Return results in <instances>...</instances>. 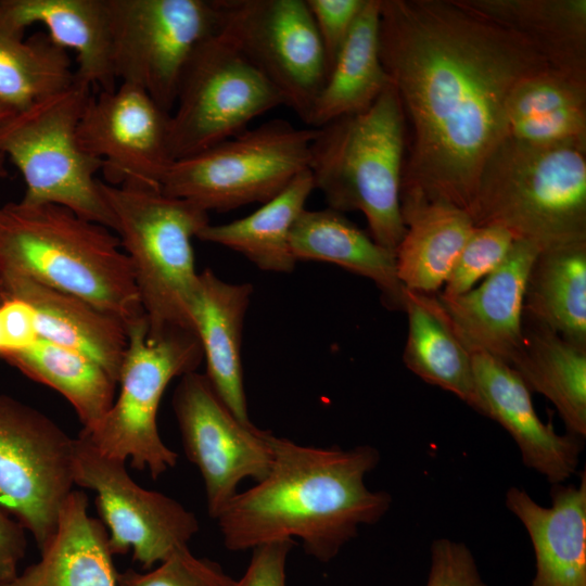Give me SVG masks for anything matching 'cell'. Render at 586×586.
Instances as JSON below:
<instances>
[{"label": "cell", "instance_id": "obj_37", "mask_svg": "<svg viewBox=\"0 0 586 586\" xmlns=\"http://www.w3.org/2000/svg\"><path fill=\"white\" fill-rule=\"evenodd\" d=\"M507 136L538 145L586 142V106L561 109L514 122L508 126Z\"/></svg>", "mask_w": 586, "mask_h": 586}, {"label": "cell", "instance_id": "obj_39", "mask_svg": "<svg viewBox=\"0 0 586 586\" xmlns=\"http://www.w3.org/2000/svg\"><path fill=\"white\" fill-rule=\"evenodd\" d=\"M322 42L328 72L366 0H306Z\"/></svg>", "mask_w": 586, "mask_h": 586}, {"label": "cell", "instance_id": "obj_41", "mask_svg": "<svg viewBox=\"0 0 586 586\" xmlns=\"http://www.w3.org/2000/svg\"><path fill=\"white\" fill-rule=\"evenodd\" d=\"M0 321L4 340L2 354L24 348L38 339L34 311L21 300L0 301Z\"/></svg>", "mask_w": 586, "mask_h": 586}, {"label": "cell", "instance_id": "obj_16", "mask_svg": "<svg viewBox=\"0 0 586 586\" xmlns=\"http://www.w3.org/2000/svg\"><path fill=\"white\" fill-rule=\"evenodd\" d=\"M169 116L137 86L92 93L81 114L80 148L102 162L104 182L161 189L174 160Z\"/></svg>", "mask_w": 586, "mask_h": 586}, {"label": "cell", "instance_id": "obj_5", "mask_svg": "<svg viewBox=\"0 0 586 586\" xmlns=\"http://www.w3.org/2000/svg\"><path fill=\"white\" fill-rule=\"evenodd\" d=\"M316 129L308 170L329 208L359 211L370 237L395 254L405 233L400 189L407 124L390 84L367 110Z\"/></svg>", "mask_w": 586, "mask_h": 586}, {"label": "cell", "instance_id": "obj_23", "mask_svg": "<svg viewBox=\"0 0 586 586\" xmlns=\"http://www.w3.org/2000/svg\"><path fill=\"white\" fill-rule=\"evenodd\" d=\"M103 523L89 515L88 497L73 491L40 559L5 586H117Z\"/></svg>", "mask_w": 586, "mask_h": 586}, {"label": "cell", "instance_id": "obj_11", "mask_svg": "<svg viewBox=\"0 0 586 586\" xmlns=\"http://www.w3.org/2000/svg\"><path fill=\"white\" fill-rule=\"evenodd\" d=\"M114 75L171 113L195 48L216 34V0H106Z\"/></svg>", "mask_w": 586, "mask_h": 586}, {"label": "cell", "instance_id": "obj_17", "mask_svg": "<svg viewBox=\"0 0 586 586\" xmlns=\"http://www.w3.org/2000/svg\"><path fill=\"white\" fill-rule=\"evenodd\" d=\"M539 249L515 240L505 260L475 289L454 297L436 294L457 337L472 354L507 365L523 339V301Z\"/></svg>", "mask_w": 586, "mask_h": 586}, {"label": "cell", "instance_id": "obj_32", "mask_svg": "<svg viewBox=\"0 0 586 586\" xmlns=\"http://www.w3.org/2000/svg\"><path fill=\"white\" fill-rule=\"evenodd\" d=\"M0 358L65 397L75 409L82 431L93 430L115 400L117 383L103 367L77 351L37 339Z\"/></svg>", "mask_w": 586, "mask_h": 586}, {"label": "cell", "instance_id": "obj_27", "mask_svg": "<svg viewBox=\"0 0 586 586\" xmlns=\"http://www.w3.org/2000/svg\"><path fill=\"white\" fill-rule=\"evenodd\" d=\"M380 5L381 0H366L328 72L308 127L369 109L391 84L380 58Z\"/></svg>", "mask_w": 586, "mask_h": 586}, {"label": "cell", "instance_id": "obj_34", "mask_svg": "<svg viewBox=\"0 0 586 586\" xmlns=\"http://www.w3.org/2000/svg\"><path fill=\"white\" fill-rule=\"evenodd\" d=\"M583 106L586 81L549 67L517 86L507 103V122L509 126L561 109Z\"/></svg>", "mask_w": 586, "mask_h": 586}, {"label": "cell", "instance_id": "obj_44", "mask_svg": "<svg viewBox=\"0 0 586 586\" xmlns=\"http://www.w3.org/2000/svg\"><path fill=\"white\" fill-rule=\"evenodd\" d=\"M5 161H7L5 155L0 153V178H3L8 175V171L5 169Z\"/></svg>", "mask_w": 586, "mask_h": 586}, {"label": "cell", "instance_id": "obj_40", "mask_svg": "<svg viewBox=\"0 0 586 586\" xmlns=\"http://www.w3.org/2000/svg\"><path fill=\"white\" fill-rule=\"evenodd\" d=\"M293 539L275 540L253 548L243 576L234 586H286V560Z\"/></svg>", "mask_w": 586, "mask_h": 586}, {"label": "cell", "instance_id": "obj_3", "mask_svg": "<svg viewBox=\"0 0 586 586\" xmlns=\"http://www.w3.org/2000/svg\"><path fill=\"white\" fill-rule=\"evenodd\" d=\"M0 271L76 295L126 326L144 316L118 237L61 205L0 206Z\"/></svg>", "mask_w": 586, "mask_h": 586}, {"label": "cell", "instance_id": "obj_12", "mask_svg": "<svg viewBox=\"0 0 586 586\" xmlns=\"http://www.w3.org/2000/svg\"><path fill=\"white\" fill-rule=\"evenodd\" d=\"M74 446L75 438L48 416L0 394V506L39 551L53 538L75 485Z\"/></svg>", "mask_w": 586, "mask_h": 586}, {"label": "cell", "instance_id": "obj_6", "mask_svg": "<svg viewBox=\"0 0 586 586\" xmlns=\"http://www.w3.org/2000/svg\"><path fill=\"white\" fill-rule=\"evenodd\" d=\"M100 188L130 260L149 334L194 332L189 306L199 273L192 240L209 224L208 213L161 189L103 180Z\"/></svg>", "mask_w": 586, "mask_h": 586}, {"label": "cell", "instance_id": "obj_43", "mask_svg": "<svg viewBox=\"0 0 586 586\" xmlns=\"http://www.w3.org/2000/svg\"><path fill=\"white\" fill-rule=\"evenodd\" d=\"M14 113V111H12L11 109H9L8 106L3 105L0 103V125L7 119L9 118L12 114Z\"/></svg>", "mask_w": 586, "mask_h": 586}, {"label": "cell", "instance_id": "obj_33", "mask_svg": "<svg viewBox=\"0 0 586 586\" xmlns=\"http://www.w3.org/2000/svg\"><path fill=\"white\" fill-rule=\"evenodd\" d=\"M24 31L0 14V103L14 112L75 81L67 50L55 44L47 33L24 39Z\"/></svg>", "mask_w": 586, "mask_h": 586}, {"label": "cell", "instance_id": "obj_35", "mask_svg": "<svg viewBox=\"0 0 586 586\" xmlns=\"http://www.w3.org/2000/svg\"><path fill=\"white\" fill-rule=\"evenodd\" d=\"M515 239L499 226L474 227L464 243L445 284L444 297L463 294L492 273L507 257Z\"/></svg>", "mask_w": 586, "mask_h": 586}, {"label": "cell", "instance_id": "obj_18", "mask_svg": "<svg viewBox=\"0 0 586 586\" xmlns=\"http://www.w3.org/2000/svg\"><path fill=\"white\" fill-rule=\"evenodd\" d=\"M474 410L498 422L515 442L523 463L551 484L570 479L577 469L582 441L558 434L535 411L531 391L507 364L472 354Z\"/></svg>", "mask_w": 586, "mask_h": 586}, {"label": "cell", "instance_id": "obj_1", "mask_svg": "<svg viewBox=\"0 0 586 586\" xmlns=\"http://www.w3.org/2000/svg\"><path fill=\"white\" fill-rule=\"evenodd\" d=\"M379 48L411 128L400 203L468 212L485 160L507 137L511 93L548 62L462 0H381Z\"/></svg>", "mask_w": 586, "mask_h": 586}, {"label": "cell", "instance_id": "obj_8", "mask_svg": "<svg viewBox=\"0 0 586 586\" xmlns=\"http://www.w3.org/2000/svg\"><path fill=\"white\" fill-rule=\"evenodd\" d=\"M128 345L122 364L116 400L91 431L80 432L101 454L148 470L160 477L176 466L178 455L165 445L157 429V410L169 382L196 371L203 351L195 332L148 331L145 316L126 326Z\"/></svg>", "mask_w": 586, "mask_h": 586}, {"label": "cell", "instance_id": "obj_30", "mask_svg": "<svg viewBox=\"0 0 586 586\" xmlns=\"http://www.w3.org/2000/svg\"><path fill=\"white\" fill-rule=\"evenodd\" d=\"M408 333L403 359L424 382L475 406L472 355L455 334L436 294L404 288Z\"/></svg>", "mask_w": 586, "mask_h": 586}, {"label": "cell", "instance_id": "obj_2", "mask_svg": "<svg viewBox=\"0 0 586 586\" xmlns=\"http://www.w3.org/2000/svg\"><path fill=\"white\" fill-rule=\"evenodd\" d=\"M268 442V474L238 493L216 518L227 549L298 538L308 556L326 563L360 526L377 523L390 510L391 495L365 483L380 461L377 448L305 446L270 432Z\"/></svg>", "mask_w": 586, "mask_h": 586}, {"label": "cell", "instance_id": "obj_24", "mask_svg": "<svg viewBox=\"0 0 586 586\" xmlns=\"http://www.w3.org/2000/svg\"><path fill=\"white\" fill-rule=\"evenodd\" d=\"M296 262L335 264L375 283L383 303L391 309L404 308V286L396 273L395 254L332 208L304 209L290 235Z\"/></svg>", "mask_w": 586, "mask_h": 586}, {"label": "cell", "instance_id": "obj_14", "mask_svg": "<svg viewBox=\"0 0 586 586\" xmlns=\"http://www.w3.org/2000/svg\"><path fill=\"white\" fill-rule=\"evenodd\" d=\"M125 463L101 454L82 436L75 438L74 483L95 493L111 553L131 551L133 560L151 569L188 547L200 524L179 501L138 485Z\"/></svg>", "mask_w": 586, "mask_h": 586}, {"label": "cell", "instance_id": "obj_36", "mask_svg": "<svg viewBox=\"0 0 586 586\" xmlns=\"http://www.w3.org/2000/svg\"><path fill=\"white\" fill-rule=\"evenodd\" d=\"M117 586H234L229 576L215 561L198 558L183 547L150 572L139 573L128 569L116 576Z\"/></svg>", "mask_w": 586, "mask_h": 586}, {"label": "cell", "instance_id": "obj_28", "mask_svg": "<svg viewBox=\"0 0 586 586\" xmlns=\"http://www.w3.org/2000/svg\"><path fill=\"white\" fill-rule=\"evenodd\" d=\"M523 319L586 349V240L539 251L526 281Z\"/></svg>", "mask_w": 586, "mask_h": 586}, {"label": "cell", "instance_id": "obj_9", "mask_svg": "<svg viewBox=\"0 0 586 586\" xmlns=\"http://www.w3.org/2000/svg\"><path fill=\"white\" fill-rule=\"evenodd\" d=\"M315 135V128H296L284 119L268 120L174 161L161 190L207 213L264 204L308 169Z\"/></svg>", "mask_w": 586, "mask_h": 586}, {"label": "cell", "instance_id": "obj_20", "mask_svg": "<svg viewBox=\"0 0 586 586\" xmlns=\"http://www.w3.org/2000/svg\"><path fill=\"white\" fill-rule=\"evenodd\" d=\"M251 283H230L211 269L198 276L189 315L206 360V378L215 393L242 423L252 425L243 382L242 330Z\"/></svg>", "mask_w": 586, "mask_h": 586}, {"label": "cell", "instance_id": "obj_42", "mask_svg": "<svg viewBox=\"0 0 586 586\" xmlns=\"http://www.w3.org/2000/svg\"><path fill=\"white\" fill-rule=\"evenodd\" d=\"M24 527L0 506V586L17 575L18 562L26 551Z\"/></svg>", "mask_w": 586, "mask_h": 586}, {"label": "cell", "instance_id": "obj_25", "mask_svg": "<svg viewBox=\"0 0 586 586\" xmlns=\"http://www.w3.org/2000/svg\"><path fill=\"white\" fill-rule=\"evenodd\" d=\"M400 207L406 229L395 251L397 278L406 290L437 294L475 226L466 209L444 202Z\"/></svg>", "mask_w": 586, "mask_h": 586}, {"label": "cell", "instance_id": "obj_45", "mask_svg": "<svg viewBox=\"0 0 586 586\" xmlns=\"http://www.w3.org/2000/svg\"><path fill=\"white\" fill-rule=\"evenodd\" d=\"M4 352V340H3V333H2V327L0 321V355Z\"/></svg>", "mask_w": 586, "mask_h": 586}, {"label": "cell", "instance_id": "obj_15", "mask_svg": "<svg viewBox=\"0 0 586 586\" xmlns=\"http://www.w3.org/2000/svg\"><path fill=\"white\" fill-rule=\"evenodd\" d=\"M173 408L184 454L201 473L207 512L216 520L243 480L259 482L268 474L269 432L239 421L198 371L180 378Z\"/></svg>", "mask_w": 586, "mask_h": 586}, {"label": "cell", "instance_id": "obj_10", "mask_svg": "<svg viewBox=\"0 0 586 586\" xmlns=\"http://www.w3.org/2000/svg\"><path fill=\"white\" fill-rule=\"evenodd\" d=\"M279 105L278 90L216 33L195 48L182 72L169 116L170 155L180 160L232 138Z\"/></svg>", "mask_w": 586, "mask_h": 586}, {"label": "cell", "instance_id": "obj_26", "mask_svg": "<svg viewBox=\"0 0 586 586\" xmlns=\"http://www.w3.org/2000/svg\"><path fill=\"white\" fill-rule=\"evenodd\" d=\"M517 31L549 66L586 81L585 0H462Z\"/></svg>", "mask_w": 586, "mask_h": 586}, {"label": "cell", "instance_id": "obj_31", "mask_svg": "<svg viewBox=\"0 0 586 586\" xmlns=\"http://www.w3.org/2000/svg\"><path fill=\"white\" fill-rule=\"evenodd\" d=\"M314 189L311 174L306 169L249 216L221 225L208 224L198 239L233 250L262 270L291 272L297 263L290 245L291 231Z\"/></svg>", "mask_w": 586, "mask_h": 586}, {"label": "cell", "instance_id": "obj_7", "mask_svg": "<svg viewBox=\"0 0 586 586\" xmlns=\"http://www.w3.org/2000/svg\"><path fill=\"white\" fill-rule=\"evenodd\" d=\"M92 87L68 88L14 112L0 125V153L21 171L26 204H56L113 231V215L95 174L102 162L86 153L77 127Z\"/></svg>", "mask_w": 586, "mask_h": 586}, {"label": "cell", "instance_id": "obj_21", "mask_svg": "<svg viewBox=\"0 0 586 586\" xmlns=\"http://www.w3.org/2000/svg\"><path fill=\"white\" fill-rule=\"evenodd\" d=\"M551 506L510 487L505 504L532 542L536 572L530 586H586V474L577 485L553 484Z\"/></svg>", "mask_w": 586, "mask_h": 586}, {"label": "cell", "instance_id": "obj_38", "mask_svg": "<svg viewBox=\"0 0 586 586\" xmlns=\"http://www.w3.org/2000/svg\"><path fill=\"white\" fill-rule=\"evenodd\" d=\"M425 586H487L470 549L448 538L431 546V566Z\"/></svg>", "mask_w": 586, "mask_h": 586}, {"label": "cell", "instance_id": "obj_4", "mask_svg": "<svg viewBox=\"0 0 586 586\" xmlns=\"http://www.w3.org/2000/svg\"><path fill=\"white\" fill-rule=\"evenodd\" d=\"M539 250L586 240V142L538 145L505 137L485 160L468 208Z\"/></svg>", "mask_w": 586, "mask_h": 586}, {"label": "cell", "instance_id": "obj_13", "mask_svg": "<svg viewBox=\"0 0 586 586\" xmlns=\"http://www.w3.org/2000/svg\"><path fill=\"white\" fill-rule=\"evenodd\" d=\"M227 38L307 124L328 62L306 0H216Z\"/></svg>", "mask_w": 586, "mask_h": 586}, {"label": "cell", "instance_id": "obj_19", "mask_svg": "<svg viewBox=\"0 0 586 586\" xmlns=\"http://www.w3.org/2000/svg\"><path fill=\"white\" fill-rule=\"evenodd\" d=\"M8 298L30 306L38 339L86 355L118 382L128 345L124 321L76 295L0 271V301Z\"/></svg>", "mask_w": 586, "mask_h": 586}, {"label": "cell", "instance_id": "obj_29", "mask_svg": "<svg viewBox=\"0 0 586 586\" xmlns=\"http://www.w3.org/2000/svg\"><path fill=\"white\" fill-rule=\"evenodd\" d=\"M509 366L531 392L557 409L568 434L586 436V349L550 329L523 319L521 346Z\"/></svg>", "mask_w": 586, "mask_h": 586}, {"label": "cell", "instance_id": "obj_22", "mask_svg": "<svg viewBox=\"0 0 586 586\" xmlns=\"http://www.w3.org/2000/svg\"><path fill=\"white\" fill-rule=\"evenodd\" d=\"M0 14L22 29L42 24L55 44L75 51L77 80L116 89L106 0H0Z\"/></svg>", "mask_w": 586, "mask_h": 586}]
</instances>
